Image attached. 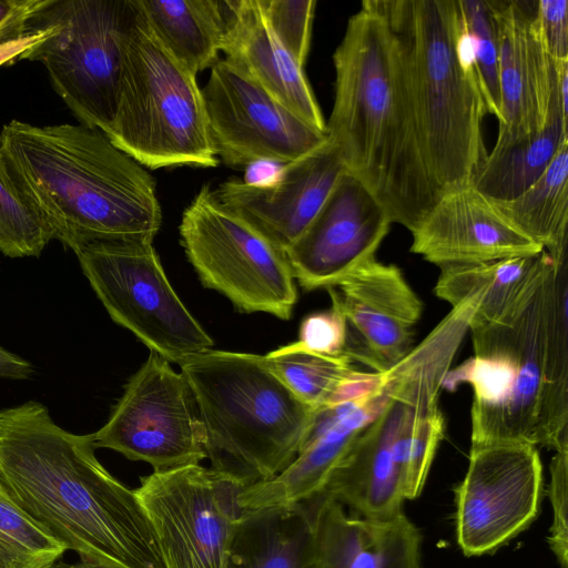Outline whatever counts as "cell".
Segmentation results:
<instances>
[{
	"mask_svg": "<svg viewBox=\"0 0 568 568\" xmlns=\"http://www.w3.org/2000/svg\"><path fill=\"white\" fill-rule=\"evenodd\" d=\"M181 244L201 283L241 313L290 320L297 290L285 253L203 185L182 214Z\"/></svg>",
	"mask_w": 568,
	"mask_h": 568,
	"instance_id": "obj_8",
	"label": "cell"
},
{
	"mask_svg": "<svg viewBox=\"0 0 568 568\" xmlns=\"http://www.w3.org/2000/svg\"><path fill=\"white\" fill-rule=\"evenodd\" d=\"M0 158L18 190L71 248L101 241L153 242L162 211L153 176L98 129L12 120Z\"/></svg>",
	"mask_w": 568,
	"mask_h": 568,
	"instance_id": "obj_3",
	"label": "cell"
},
{
	"mask_svg": "<svg viewBox=\"0 0 568 568\" xmlns=\"http://www.w3.org/2000/svg\"><path fill=\"white\" fill-rule=\"evenodd\" d=\"M67 550L0 484V568H50Z\"/></svg>",
	"mask_w": 568,
	"mask_h": 568,
	"instance_id": "obj_30",
	"label": "cell"
},
{
	"mask_svg": "<svg viewBox=\"0 0 568 568\" xmlns=\"http://www.w3.org/2000/svg\"><path fill=\"white\" fill-rule=\"evenodd\" d=\"M156 39L196 75L220 58L229 0H138Z\"/></svg>",
	"mask_w": 568,
	"mask_h": 568,
	"instance_id": "obj_26",
	"label": "cell"
},
{
	"mask_svg": "<svg viewBox=\"0 0 568 568\" xmlns=\"http://www.w3.org/2000/svg\"><path fill=\"white\" fill-rule=\"evenodd\" d=\"M550 463L549 499L552 507V525L548 542L560 568L568 567V446L555 450Z\"/></svg>",
	"mask_w": 568,
	"mask_h": 568,
	"instance_id": "obj_35",
	"label": "cell"
},
{
	"mask_svg": "<svg viewBox=\"0 0 568 568\" xmlns=\"http://www.w3.org/2000/svg\"><path fill=\"white\" fill-rule=\"evenodd\" d=\"M53 0H0V45L26 36Z\"/></svg>",
	"mask_w": 568,
	"mask_h": 568,
	"instance_id": "obj_37",
	"label": "cell"
},
{
	"mask_svg": "<svg viewBox=\"0 0 568 568\" xmlns=\"http://www.w3.org/2000/svg\"><path fill=\"white\" fill-rule=\"evenodd\" d=\"M132 14V0H53L40 14L54 30L24 60L44 65L80 124L104 132L113 120Z\"/></svg>",
	"mask_w": 568,
	"mask_h": 568,
	"instance_id": "obj_9",
	"label": "cell"
},
{
	"mask_svg": "<svg viewBox=\"0 0 568 568\" xmlns=\"http://www.w3.org/2000/svg\"><path fill=\"white\" fill-rule=\"evenodd\" d=\"M346 337L345 317L341 310L332 303L329 310L312 313L304 317L300 327L298 341L295 343L312 353L339 357L345 356Z\"/></svg>",
	"mask_w": 568,
	"mask_h": 568,
	"instance_id": "obj_34",
	"label": "cell"
},
{
	"mask_svg": "<svg viewBox=\"0 0 568 568\" xmlns=\"http://www.w3.org/2000/svg\"><path fill=\"white\" fill-rule=\"evenodd\" d=\"M410 233V252L439 268L544 251L471 185L442 194Z\"/></svg>",
	"mask_w": 568,
	"mask_h": 568,
	"instance_id": "obj_19",
	"label": "cell"
},
{
	"mask_svg": "<svg viewBox=\"0 0 568 568\" xmlns=\"http://www.w3.org/2000/svg\"><path fill=\"white\" fill-rule=\"evenodd\" d=\"M94 436L60 427L29 400L0 409V484L81 560L102 568H165L134 489L97 458Z\"/></svg>",
	"mask_w": 568,
	"mask_h": 568,
	"instance_id": "obj_1",
	"label": "cell"
},
{
	"mask_svg": "<svg viewBox=\"0 0 568 568\" xmlns=\"http://www.w3.org/2000/svg\"><path fill=\"white\" fill-rule=\"evenodd\" d=\"M487 111L501 119L499 38L494 0H457Z\"/></svg>",
	"mask_w": 568,
	"mask_h": 568,
	"instance_id": "obj_31",
	"label": "cell"
},
{
	"mask_svg": "<svg viewBox=\"0 0 568 568\" xmlns=\"http://www.w3.org/2000/svg\"><path fill=\"white\" fill-rule=\"evenodd\" d=\"M392 217L374 193L346 171L302 235L284 252L306 291L337 285L376 257Z\"/></svg>",
	"mask_w": 568,
	"mask_h": 568,
	"instance_id": "obj_15",
	"label": "cell"
},
{
	"mask_svg": "<svg viewBox=\"0 0 568 568\" xmlns=\"http://www.w3.org/2000/svg\"><path fill=\"white\" fill-rule=\"evenodd\" d=\"M333 62L327 138L393 223L410 232L440 195L423 158L395 36L373 0L349 18Z\"/></svg>",
	"mask_w": 568,
	"mask_h": 568,
	"instance_id": "obj_4",
	"label": "cell"
},
{
	"mask_svg": "<svg viewBox=\"0 0 568 568\" xmlns=\"http://www.w3.org/2000/svg\"><path fill=\"white\" fill-rule=\"evenodd\" d=\"M389 400L331 473L323 493L358 516L390 518L405 500L393 445L407 407V379L399 362L387 371ZM321 491V493H322Z\"/></svg>",
	"mask_w": 568,
	"mask_h": 568,
	"instance_id": "obj_20",
	"label": "cell"
},
{
	"mask_svg": "<svg viewBox=\"0 0 568 568\" xmlns=\"http://www.w3.org/2000/svg\"><path fill=\"white\" fill-rule=\"evenodd\" d=\"M567 260L552 261L504 320L469 326L474 355L442 388L473 389L470 447L568 446Z\"/></svg>",
	"mask_w": 568,
	"mask_h": 568,
	"instance_id": "obj_2",
	"label": "cell"
},
{
	"mask_svg": "<svg viewBox=\"0 0 568 568\" xmlns=\"http://www.w3.org/2000/svg\"><path fill=\"white\" fill-rule=\"evenodd\" d=\"M534 22L548 54L556 62L568 61V1H536Z\"/></svg>",
	"mask_w": 568,
	"mask_h": 568,
	"instance_id": "obj_36",
	"label": "cell"
},
{
	"mask_svg": "<svg viewBox=\"0 0 568 568\" xmlns=\"http://www.w3.org/2000/svg\"><path fill=\"white\" fill-rule=\"evenodd\" d=\"M264 356L274 373L313 410L326 406L337 387L356 368L345 356L312 353L295 342Z\"/></svg>",
	"mask_w": 568,
	"mask_h": 568,
	"instance_id": "obj_29",
	"label": "cell"
},
{
	"mask_svg": "<svg viewBox=\"0 0 568 568\" xmlns=\"http://www.w3.org/2000/svg\"><path fill=\"white\" fill-rule=\"evenodd\" d=\"M32 373L33 367L28 361L0 346V377L27 379Z\"/></svg>",
	"mask_w": 568,
	"mask_h": 568,
	"instance_id": "obj_38",
	"label": "cell"
},
{
	"mask_svg": "<svg viewBox=\"0 0 568 568\" xmlns=\"http://www.w3.org/2000/svg\"><path fill=\"white\" fill-rule=\"evenodd\" d=\"M124 33L116 108L103 132L149 169L214 168V154L196 75L152 32L138 0Z\"/></svg>",
	"mask_w": 568,
	"mask_h": 568,
	"instance_id": "obj_7",
	"label": "cell"
},
{
	"mask_svg": "<svg viewBox=\"0 0 568 568\" xmlns=\"http://www.w3.org/2000/svg\"><path fill=\"white\" fill-rule=\"evenodd\" d=\"M393 31L419 144L439 195L471 185L488 113L457 0H373Z\"/></svg>",
	"mask_w": 568,
	"mask_h": 568,
	"instance_id": "obj_5",
	"label": "cell"
},
{
	"mask_svg": "<svg viewBox=\"0 0 568 568\" xmlns=\"http://www.w3.org/2000/svg\"><path fill=\"white\" fill-rule=\"evenodd\" d=\"M494 204L554 261L567 260L568 142L561 145L548 169L529 189L513 200Z\"/></svg>",
	"mask_w": 568,
	"mask_h": 568,
	"instance_id": "obj_27",
	"label": "cell"
},
{
	"mask_svg": "<svg viewBox=\"0 0 568 568\" xmlns=\"http://www.w3.org/2000/svg\"><path fill=\"white\" fill-rule=\"evenodd\" d=\"M542 463L537 447H470L456 488V537L466 556L489 554L519 535L539 514Z\"/></svg>",
	"mask_w": 568,
	"mask_h": 568,
	"instance_id": "obj_14",
	"label": "cell"
},
{
	"mask_svg": "<svg viewBox=\"0 0 568 568\" xmlns=\"http://www.w3.org/2000/svg\"><path fill=\"white\" fill-rule=\"evenodd\" d=\"M178 365L199 408L212 469L246 488L272 479L294 460L314 410L265 356L209 349Z\"/></svg>",
	"mask_w": 568,
	"mask_h": 568,
	"instance_id": "obj_6",
	"label": "cell"
},
{
	"mask_svg": "<svg viewBox=\"0 0 568 568\" xmlns=\"http://www.w3.org/2000/svg\"><path fill=\"white\" fill-rule=\"evenodd\" d=\"M75 255L110 317L169 363L211 349L213 339L180 300L145 241L89 243Z\"/></svg>",
	"mask_w": 568,
	"mask_h": 568,
	"instance_id": "obj_10",
	"label": "cell"
},
{
	"mask_svg": "<svg viewBox=\"0 0 568 568\" xmlns=\"http://www.w3.org/2000/svg\"><path fill=\"white\" fill-rule=\"evenodd\" d=\"M274 36L283 48L304 68L311 44L314 0H258Z\"/></svg>",
	"mask_w": 568,
	"mask_h": 568,
	"instance_id": "obj_33",
	"label": "cell"
},
{
	"mask_svg": "<svg viewBox=\"0 0 568 568\" xmlns=\"http://www.w3.org/2000/svg\"><path fill=\"white\" fill-rule=\"evenodd\" d=\"M221 51L272 98L326 133V121L304 68L274 36L258 0H229Z\"/></svg>",
	"mask_w": 568,
	"mask_h": 568,
	"instance_id": "obj_23",
	"label": "cell"
},
{
	"mask_svg": "<svg viewBox=\"0 0 568 568\" xmlns=\"http://www.w3.org/2000/svg\"><path fill=\"white\" fill-rule=\"evenodd\" d=\"M50 568H102V567L80 559L79 561L71 562V564L58 560Z\"/></svg>",
	"mask_w": 568,
	"mask_h": 568,
	"instance_id": "obj_40",
	"label": "cell"
},
{
	"mask_svg": "<svg viewBox=\"0 0 568 568\" xmlns=\"http://www.w3.org/2000/svg\"><path fill=\"white\" fill-rule=\"evenodd\" d=\"M566 142L567 121L556 118L537 134L494 146L471 186L493 202L513 200L545 173Z\"/></svg>",
	"mask_w": 568,
	"mask_h": 568,
	"instance_id": "obj_28",
	"label": "cell"
},
{
	"mask_svg": "<svg viewBox=\"0 0 568 568\" xmlns=\"http://www.w3.org/2000/svg\"><path fill=\"white\" fill-rule=\"evenodd\" d=\"M310 499L313 537L306 568H420L422 537L403 511L372 519L347 515L323 491Z\"/></svg>",
	"mask_w": 568,
	"mask_h": 568,
	"instance_id": "obj_22",
	"label": "cell"
},
{
	"mask_svg": "<svg viewBox=\"0 0 568 568\" xmlns=\"http://www.w3.org/2000/svg\"><path fill=\"white\" fill-rule=\"evenodd\" d=\"M389 397L386 382L385 389L371 399L314 410L294 460L272 479L244 488L239 495L240 505L244 509L291 506L320 494L333 469L385 408Z\"/></svg>",
	"mask_w": 568,
	"mask_h": 568,
	"instance_id": "obj_21",
	"label": "cell"
},
{
	"mask_svg": "<svg viewBox=\"0 0 568 568\" xmlns=\"http://www.w3.org/2000/svg\"><path fill=\"white\" fill-rule=\"evenodd\" d=\"M244 486L190 465L140 477L135 494L154 529L165 568H229L244 514Z\"/></svg>",
	"mask_w": 568,
	"mask_h": 568,
	"instance_id": "obj_11",
	"label": "cell"
},
{
	"mask_svg": "<svg viewBox=\"0 0 568 568\" xmlns=\"http://www.w3.org/2000/svg\"><path fill=\"white\" fill-rule=\"evenodd\" d=\"M52 233L27 203L0 158V252L9 257L39 256Z\"/></svg>",
	"mask_w": 568,
	"mask_h": 568,
	"instance_id": "obj_32",
	"label": "cell"
},
{
	"mask_svg": "<svg viewBox=\"0 0 568 568\" xmlns=\"http://www.w3.org/2000/svg\"><path fill=\"white\" fill-rule=\"evenodd\" d=\"M346 171L338 149L327 139L321 146L283 164L277 179L268 184L231 179L214 194L285 252L306 230Z\"/></svg>",
	"mask_w": 568,
	"mask_h": 568,
	"instance_id": "obj_18",
	"label": "cell"
},
{
	"mask_svg": "<svg viewBox=\"0 0 568 568\" xmlns=\"http://www.w3.org/2000/svg\"><path fill=\"white\" fill-rule=\"evenodd\" d=\"M327 292L345 317L352 363L385 372L410 352L424 305L399 267L374 257Z\"/></svg>",
	"mask_w": 568,
	"mask_h": 568,
	"instance_id": "obj_16",
	"label": "cell"
},
{
	"mask_svg": "<svg viewBox=\"0 0 568 568\" xmlns=\"http://www.w3.org/2000/svg\"><path fill=\"white\" fill-rule=\"evenodd\" d=\"M499 38L501 119L494 146L567 121L558 92L559 63L546 51L534 22L536 1L494 0Z\"/></svg>",
	"mask_w": 568,
	"mask_h": 568,
	"instance_id": "obj_17",
	"label": "cell"
},
{
	"mask_svg": "<svg viewBox=\"0 0 568 568\" xmlns=\"http://www.w3.org/2000/svg\"><path fill=\"white\" fill-rule=\"evenodd\" d=\"M552 261L544 250L530 256L444 266L434 293L452 307L471 303L469 326L496 323L519 305Z\"/></svg>",
	"mask_w": 568,
	"mask_h": 568,
	"instance_id": "obj_24",
	"label": "cell"
},
{
	"mask_svg": "<svg viewBox=\"0 0 568 568\" xmlns=\"http://www.w3.org/2000/svg\"><path fill=\"white\" fill-rule=\"evenodd\" d=\"M283 164L272 161H258L246 166L243 182L247 184H268L277 179Z\"/></svg>",
	"mask_w": 568,
	"mask_h": 568,
	"instance_id": "obj_39",
	"label": "cell"
},
{
	"mask_svg": "<svg viewBox=\"0 0 568 568\" xmlns=\"http://www.w3.org/2000/svg\"><path fill=\"white\" fill-rule=\"evenodd\" d=\"M201 89L210 141L233 168L258 161L290 163L321 146V132L272 98L229 59H219Z\"/></svg>",
	"mask_w": 568,
	"mask_h": 568,
	"instance_id": "obj_13",
	"label": "cell"
},
{
	"mask_svg": "<svg viewBox=\"0 0 568 568\" xmlns=\"http://www.w3.org/2000/svg\"><path fill=\"white\" fill-rule=\"evenodd\" d=\"M312 537L311 499L291 506L245 509L229 568H306Z\"/></svg>",
	"mask_w": 568,
	"mask_h": 568,
	"instance_id": "obj_25",
	"label": "cell"
},
{
	"mask_svg": "<svg viewBox=\"0 0 568 568\" xmlns=\"http://www.w3.org/2000/svg\"><path fill=\"white\" fill-rule=\"evenodd\" d=\"M94 446L144 462L153 471L197 465L206 458L205 434L193 392L159 354L131 376Z\"/></svg>",
	"mask_w": 568,
	"mask_h": 568,
	"instance_id": "obj_12",
	"label": "cell"
}]
</instances>
